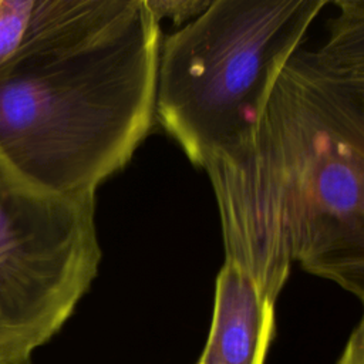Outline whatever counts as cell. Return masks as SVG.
<instances>
[{
  "label": "cell",
  "instance_id": "1",
  "mask_svg": "<svg viewBox=\"0 0 364 364\" xmlns=\"http://www.w3.org/2000/svg\"><path fill=\"white\" fill-rule=\"evenodd\" d=\"M159 47L145 0H34L0 65V152L53 193L95 198L154 125Z\"/></svg>",
  "mask_w": 364,
  "mask_h": 364
},
{
  "label": "cell",
  "instance_id": "2",
  "mask_svg": "<svg viewBox=\"0 0 364 364\" xmlns=\"http://www.w3.org/2000/svg\"><path fill=\"white\" fill-rule=\"evenodd\" d=\"M205 172L225 260L274 297L293 263L364 307V127L297 51L252 142Z\"/></svg>",
  "mask_w": 364,
  "mask_h": 364
},
{
  "label": "cell",
  "instance_id": "3",
  "mask_svg": "<svg viewBox=\"0 0 364 364\" xmlns=\"http://www.w3.org/2000/svg\"><path fill=\"white\" fill-rule=\"evenodd\" d=\"M327 0H212L161 41L155 121L203 171L246 148Z\"/></svg>",
  "mask_w": 364,
  "mask_h": 364
},
{
  "label": "cell",
  "instance_id": "4",
  "mask_svg": "<svg viewBox=\"0 0 364 364\" xmlns=\"http://www.w3.org/2000/svg\"><path fill=\"white\" fill-rule=\"evenodd\" d=\"M95 198L53 193L0 152V364H33L98 274Z\"/></svg>",
  "mask_w": 364,
  "mask_h": 364
},
{
  "label": "cell",
  "instance_id": "5",
  "mask_svg": "<svg viewBox=\"0 0 364 364\" xmlns=\"http://www.w3.org/2000/svg\"><path fill=\"white\" fill-rule=\"evenodd\" d=\"M276 300L247 270L225 260L198 364H264L274 334Z\"/></svg>",
  "mask_w": 364,
  "mask_h": 364
},
{
  "label": "cell",
  "instance_id": "6",
  "mask_svg": "<svg viewBox=\"0 0 364 364\" xmlns=\"http://www.w3.org/2000/svg\"><path fill=\"white\" fill-rule=\"evenodd\" d=\"M333 4L337 14L328 20L327 37L309 54L326 73L364 71V0H337Z\"/></svg>",
  "mask_w": 364,
  "mask_h": 364
},
{
  "label": "cell",
  "instance_id": "7",
  "mask_svg": "<svg viewBox=\"0 0 364 364\" xmlns=\"http://www.w3.org/2000/svg\"><path fill=\"white\" fill-rule=\"evenodd\" d=\"M34 0H0V65L20 47Z\"/></svg>",
  "mask_w": 364,
  "mask_h": 364
},
{
  "label": "cell",
  "instance_id": "8",
  "mask_svg": "<svg viewBox=\"0 0 364 364\" xmlns=\"http://www.w3.org/2000/svg\"><path fill=\"white\" fill-rule=\"evenodd\" d=\"M318 71L321 73L327 84L331 87V90L336 92V95L341 100V102L364 127V71L344 73V74L326 73L320 68Z\"/></svg>",
  "mask_w": 364,
  "mask_h": 364
},
{
  "label": "cell",
  "instance_id": "9",
  "mask_svg": "<svg viewBox=\"0 0 364 364\" xmlns=\"http://www.w3.org/2000/svg\"><path fill=\"white\" fill-rule=\"evenodd\" d=\"M151 13L161 23L162 18H171L175 24L189 23L202 14L212 0H145Z\"/></svg>",
  "mask_w": 364,
  "mask_h": 364
},
{
  "label": "cell",
  "instance_id": "10",
  "mask_svg": "<svg viewBox=\"0 0 364 364\" xmlns=\"http://www.w3.org/2000/svg\"><path fill=\"white\" fill-rule=\"evenodd\" d=\"M336 364H364V309Z\"/></svg>",
  "mask_w": 364,
  "mask_h": 364
}]
</instances>
